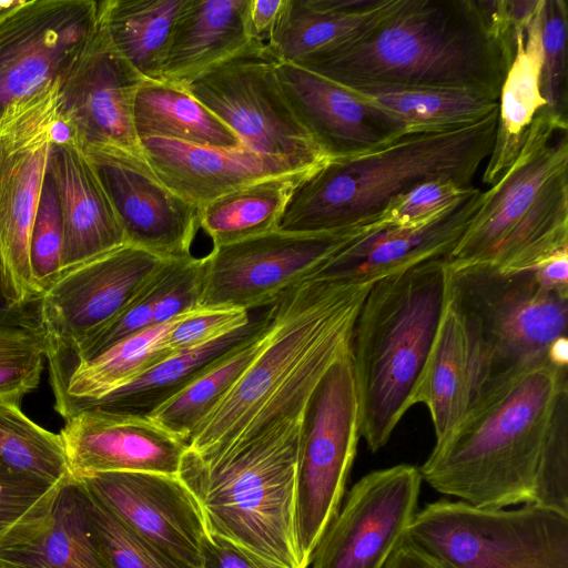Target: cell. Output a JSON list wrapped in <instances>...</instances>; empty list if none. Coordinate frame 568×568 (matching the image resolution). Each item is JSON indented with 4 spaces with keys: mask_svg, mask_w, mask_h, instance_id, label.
Here are the masks:
<instances>
[{
    "mask_svg": "<svg viewBox=\"0 0 568 568\" xmlns=\"http://www.w3.org/2000/svg\"><path fill=\"white\" fill-rule=\"evenodd\" d=\"M515 47L490 0H395L367 29L293 63L357 93L458 91L498 101Z\"/></svg>",
    "mask_w": 568,
    "mask_h": 568,
    "instance_id": "6da1fadb",
    "label": "cell"
},
{
    "mask_svg": "<svg viewBox=\"0 0 568 568\" xmlns=\"http://www.w3.org/2000/svg\"><path fill=\"white\" fill-rule=\"evenodd\" d=\"M373 283L321 275L270 305L260 352L187 448L212 455L302 417L326 372L349 351L355 321Z\"/></svg>",
    "mask_w": 568,
    "mask_h": 568,
    "instance_id": "7a4b0ae2",
    "label": "cell"
},
{
    "mask_svg": "<svg viewBox=\"0 0 568 568\" xmlns=\"http://www.w3.org/2000/svg\"><path fill=\"white\" fill-rule=\"evenodd\" d=\"M567 369L548 361L494 375L458 428L418 467L434 490L477 508L532 504Z\"/></svg>",
    "mask_w": 568,
    "mask_h": 568,
    "instance_id": "3957f363",
    "label": "cell"
},
{
    "mask_svg": "<svg viewBox=\"0 0 568 568\" xmlns=\"http://www.w3.org/2000/svg\"><path fill=\"white\" fill-rule=\"evenodd\" d=\"M498 109L458 128L407 130L374 150L328 159L292 191L276 230L335 233L374 223L397 197L429 181L474 187L495 141Z\"/></svg>",
    "mask_w": 568,
    "mask_h": 568,
    "instance_id": "277c9868",
    "label": "cell"
},
{
    "mask_svg": "<svg viewBox=\"0 0 568 568\" xmlns=\"http://www.w3.org/2000/svg\"><path fill=\"white\" fill-rule=\"evenodd\" d=\"M449 298L445 258L377 280L354 324L359 434L375 453L416 403Z\"/></svg>",
    "mask_w": 568,
    "mask_h": 568,
    "instance_id": "5b68a950",
    "label": "cell"
},
{
    "mask_svg": "<svg viewBox=\"0 0 568 568\" xmlns=\"http://www.w3.org/2000/svg\"><path fill=\"white\" fill-rule=\"evenodd\" d=\"M568 248V120L544 108L509 168L487 191L454 250L449 270H535Z\"/></svg>",
    "mask_w": 568,
    "mask_h": 568,
    "instance_id": "8992f818",
    "label": "cell"
},
{
    "mask_svg": "<svg viewBox=\"0 0 568 568\" xmlns=\"http://www.w3.org/2000/svg\"><path fill=\"white\" fill-rule=\"evenodd\" d=\"M303 417L212 455L186 448L178 474L196 500L207 531L272 568H300L294 494Z\"/></svg>",
    "mask_w": 568,
    "mask_h": 568,
    "instance_id": "52a82bcc",
    "label": "cell"
},
{
    "mask_svg": "<svg viewBox=\"0 0 568 568\" xmlns=\"http://www.w3.org/2000/svg\"><path fill=\"white\" fill-rule=\"evenodd\" d=\"M407 537L449 568H568V515L531 504L440 499L417 510Z\"/></svg>",
    "mask_w": 568,
    "mask_h": 568,
    "instance_id": "ba28073f",
    "label": "cell"
},
{
    "mask_svg": "<svg viewBox=\"0 0 568 568\" xmlns=\"http://www.w3.org/2000/svg\"><path fill=\"white\" fill-rule=\"evenodd\" d=\"M359 437L358 396L348 351L326 372L304 412L294 494L300 568L310 566L339 509Z\"/></svg>",
    "mask_w": 568,
    "mask_h": 568,
    "instance_id": "9c48e42d",
    "label": "cell"
},
{
    "mask_svg": "<svg viewBox=\"0 0 568 568\" xmlns=\"http://www.w3.org/2000/svg\"><path fill=\"white\" fill-rule=\"evenodd\" d=\"M60 83L16 102L0 116V287L18 310L41 298L31 272L30 235L57 120Z\"/></svg>",
    "mask_w": 568,
    "mask_h": 568,
    "instance_id": "30bf717a",
    "label": "cell"
},
{
    "mask_svg": "<svg viewBox=\"0 0 568 568\" xmlns=\"http://www.w3.org/2000/svg\"><path fill=\"white\" fill-rule=\"evenodd\" d=\"M280 61L265 43L253 41L183 88L226 124L241 145L316 168L329 158L290 108L276 75Z\"/></svg>",
    "mask_w": 568,
    "mask_h": 568,
    "instance_id": "8fae6325",
    "label": "cell"
},
{
    "mask_svg": "<svg viewBox=\"0 0 568 568\" xmlns=\"http://www.w3.org/2000/svg\"><path fill=\"white\" fill-rule=\"evenodd\" d=\"M449 295L479 321L494 354L495 375L547 359L567 336L568 293L544 286L534 271L449 270Z\"/></svg>",
    "mask_w": 568,
    "mask_h": 568,
    "instance_id": "7c38bea8",
    "label": "cell"
},
{
    "mask_svg": "<svg viewBox=\"0 0 568 568\" xmlns=\"http://www.w3.org/2000/svg\"><path fill=\"white\" fill-rule=\"evenodd\" d=\"M365 226L335 233L274 230L213 246L204 256L201 307L250 312L270 306L287 291L322 273Z\"/></svg>",
    "mask_w": 568,
    "mask_h": 568,
    "instance_id": "4fadbf2b",
    "label": "cell"
},
{
    "mask_svg": "<svg viewBox=\"0 0 568 568\" xmlns=\"http://www.w3.org/2000/svg\"><path fill=\"white\" fill-rule=\"evenodd\" d=\"M101 1H17L0 19V116L61 83L94 37Z\"/></svg>",
    "mask_w": 568,
    "mask_h": 568,
    "instance_id": "5bb4252c",
    "label": "cell"
},
{
    "mask_svg": "<svg viewBox=\"0 0 568 568\" xmlns=\"http://www.w3.org/2000/svg\"><path fill=\"white\" fill-rule=\"evenodd\" d=\"M165 261L125 244L63 273L37 304L49 365L119 314Z\"/></svg>",
    "mask_w": 568,
    "mask_h": 568,
    "instance_id": "9a60e30c",
    "label": "cell"
},
{
    "mask_svg": "<svg viewBox=\"0 0 568 568\" xmlns=\"http://www.w3.org/2000/svg\"><path fill=\"white\" fill-rule=\"evenodd\" d=\"M420 484L408 464L362 477L322 536L313 568H383L417 513Z\"/></svg>",
    "mask_w": 568,
    "mask_h": 568,
    "instance_id": "2e32d148",
    "label": "cell"
},
{
    "mask_svg": "<svg viewBox=\"0 0 568 568\" xmlns=\"http://www.w3.org/2000/svg\"><path fill=\"white\" fill-rule=\"evenodd\" d=\"M143 81L114 49L101 19L94 37L59 85L54 135L81 148L110 145L142 152L133 104Z\"/></svg>",
    "mask_w": 568,
    "mask_h": 568,
    "instance_id": "e0dca14e",
    "label": "cell"
},
{
    "mask_svg": "<svg viewBox=\"0 0 568 568\" xmlns=\"http://www.w3.org/2000/svg\"><path fill=\"white\" fill-rule=\"evenodd\" d=\"M123 227L126 244L163 260L191 254L199 206L172 191L142 152L110 145L82 148Z\"/></svg>",
    "mask_w": 568,
    "mask_h": 568,
    "instance_id": "ac0fdd59",
    "label": "cell"
},
{
    "mask_svg": "<svg viewBox=\"0 0 568 568\" xmlns=\"http://www.w3.org/2000/svg\"><path fill=\"white\" fill-rule=\"evenodd\" d=\"M78 484L136 534L184 564L201 568V546L207 534L205 520L178 476L100 473Z\"/></svg>",
    "mask_w": 568,
    "mask_h": 568,
    "instance_id": "d6986e66",
    "label": "cell"
},
{
    "mask_svg": "<svg viewBox=\"0 0 568 568\" xmlns=\"http://www.w3.org/2000/svg\"><path fill=\"white\" fill-rule=\"evenodd\" d=\"M69 479L100 473L139 471L178 476L187 444L146 416L87 407L60 432Z\"/></svg>",
    "mask_w": 568,
    "mask_h": 568,
    "instance_id": "ffe728a7",
    "label": "cell"
},
{
    "mask_svg": "<svg viewBox=\"0 0 568 568\" xmlns=\"http://www.w3.org/2000/svg\"><path fill=\"white\" fill-rule=\"evenodd\" d=\"M276 75L297 121L329 159L374 150L407 131L362 94L295 63L280 61Z\"/></svg>",
    "mask_w": 568,
    "mask_h": 568,
    "instance_id": "44dd1931",
    "label": "cell"
},
{
    "mask_svg": "<svg viewBox=\"0 0 568 568\" xmlns=\"http://www.w3.org/2000/svg\"><path fill=\"white\" fill-rule=\"evenodd\" d=\"M494 375L493 349L479 321L449 295L416 399L429 410L435 445L458 428Z\"/></svg>",
    "mask_w": 568,
    "mask_h": 568,
    "instance_id": "7402d4cb",
    "label": "cell"
},
{
    "mask_svg": "<svg viewBox=\"0 0 568 568\" xmlns=\"http://www.w3.org/2000/svg\"><path fill=\"white\" fill-rule=\"evenodd\" d=\"M140 146L158 176L197 206L267 178L315 169L257 153L243 145L214 148L146 138L140 140Z\"/></svg>",
    "mask_w": 568,
    "mask_h": 568,
    "instance_id": "603a6c76",
    "label": "cell"
},
{
    "mask_svg": "<svg viewBox=\"0 0 568 568\" xmlns=\"http://www.w3.org/2000/svg\"><path fill=\"white\" fill-rule=\"evenodd\" d=\"M481 190L458 206L417 227L365 226L317 276L375 282L420 263L446 258L480 202Z\"/></svg>",
    "mask_w": 568,
    "mask_h": 568,
    "instance_id": "cb8c5ba5",
    "label": "cell"
},
{
    "mask_svg": "<svg viewBox=\"0 0 568 568\" xmlns=\"http://www.w3.org/2000/svg\"><path fill=\"white\" fill-rule=\"evenodd\" d=\"M47 172L55 184L63 220L62 274L126 244L112 203L77 142H52Z\"/></svg>",
    "mask_w": 568,
    "mask_h": 568,
    "instance_id": "d4e9b609",
    "label": "cell"
},
{
    "mask_svg": "<svg viewBox=\"0 0 568 568\" xmlns=\"http://www.w3.org/2000/svg\"><path fill=\"white\" fill-rule=\"evenodd\" d=\"M1 568H110L89 532L77 485H58L0 538Z\"/></svg>",
    "mask_w": 568,
    "mask_h": 568,
    "instance_id": "484cf974",
    "label": "cell"
},
{
    "mask_svg": "<svg viewBox=\"0 0 568 568\" xmlns=\"http://www.w3.org/2000/svg\"><path fill=\"white\" fill-rule=\"evenodd\" d=\"M251 0H186L173 28L162 81L185 87L250 45Z\"/></svg>",
    "mask_w": 568,
    "mask_h": 568,
    "instance_id": "4316f807",
    "label": "cell"
},
{
    "mask_svg": "<svg viewBox=\"0 0 568 568\" xmlns=\"http://www.w3.org/2000/svg\"><path fill=\"white\" fill-rule=\"evenodd\" d=\"M545 0L524 31L516 33L513 62L498 99V121L481 181L493 185L516 159L535 116L546 106L541 95V23Z\"/></svg>",
    "mask_w": 568,
    "mask_h": 568,
    "instance_id": "83f0119b",
    "label": "cell"
},
{
    "mask_svg": "<svg viewBox=\"0 0 568 568\" xmlns=\"http://www.w3.org/2000/svg\"><path fill=\"white\" fill-rule=\"evenodd\" d=\"M191 313L154 325L74 365L65 375L51 383L55 410L65 420L165 359L164 338L179 321Z\"/></svg>",
    "mask_w": 568,
    "mask_h": 568,
    "instance_id": "f1b7e54d",
    "label": "cell"
},
{
    "mask_svg": "<svg viewBox=\"0 0 568 568\" xmlns=\"http://www.w3.org/2000/svg\"><path fill=\"white\" fill-rule=\"evenodd\" d=\"M395 0H285L266 45L295 62L371 27Z\"/></svg>",
    "mask_w": 568,
    "mask_h": 568,
    "instance_id": "f546056e",
    "label": "cell"
},
{
    "mask_svg": "<svg viewBox=\"0 0 568 568\" xmlns=\"http://www.w3.org/2000/svg\"><path fill=\"white\" fill-rule=\"evenodd\" d=\"M267 308L250 323L201 347L174 354L156 363L132 382L87 407L106 412L146 416L225 353L248 338L265 323ZM83 409V408H82Z\"/></svg>",
    "mask_w": 568,
    "mask_h": 568,
    "instance_id": "4dcf8cb0",
    "label": "cell"
},
{
    "mask_svg": "<svg viewBox=\"0 0 568 568\" xmlns=\"http://www.w3.org/2000/svg\"><path fill=\"white\" fill-rule=\"evenodd\" d=\"M133 124L140 140L163 138L189 144L237 148L235 133L184 88L144 80L133 104Z\"/></svg>",
    "mask_w": 568,
    "mask_h": 568,
    "instance_id": "1f68e13d",
    "label": "cell"
},
{
    "mask_svg": "<svg viewBox=\"0 0 568 568\" xmlns=\"http://www.w3.org/2000/svg\"><path fill=\"white\" fill-rule=\"evenodd\" d=\"M185 1H101V19L112 45L144 80L162 81L165 54Z\"/></svg>",
    "mask_w": 568,
    "mask_h": 568,
    "instance_id": "d6a6232c",
    "label": "cell"
},
{
    "mask_svg": "<svg viewBox=\"0 0 568 568\" xmlns=\"http://www.w3.org/2000/svg\"><path fill=\"white\" fill-rule=\"evenodd\" d=\"M268 320L270 307L267 306L266 321L258 331L221 356L146 417L189 444L203 422L230 393L260 352Z\"/></svg>",
    "mask_w": 568,
    "mask_h": 568,
    "instance_id": "836d02e7",
    "label": "cell"
},
{
    "mask_svg": "<svg viewBox=\"0 0 568 568\" xmlns=\"http://www.w3.org/2000/svg\"><path fill=\"white\" fill-rule=\"evenodd\" d=\"M311 171L267 178L214 199L199 206V225L213 246L274 231L292 191Z\"/></svg>",
    "mask_w": 568,
    "mask_h": 568,
    "instance_id": "e575fe53",
    "label": "cell"
},
{
    "mask_svg": "<svg viewBox=\"0 0 568 568\" xmlns=\"http://www.w3.org/2000/svg\"><path fill=\"white\" fill-rule=\"evenodd\" d=\"M0 462L20 474L51 485L69 479L60 435L31 420L20 405L1 398Z\"/></svg>",
    "mask_w": 568,
    "mask_h": 568,
    "instance_id": "d590c367",
    "label": "cell"
},
{
    "mask_svg": "<svg viewBox=\"0 0 568 568\" xmlns=\"http://www.w3.org/2000/svg\"><path fill=\"white\" fill-rule=\"evenodd\" d=\"M357 93V92H356ZM405 123L407 130H439L475 123L498 109V101L458 91L359 93Z\"/></svg>",
    "mask_w": 568,
    "mask_h": 568,
    "instance_id": "8d00e7d4",
    "label": "cell"
},
{
    "mask_svg": "<svg viewBox=\"0 0 568 568\" xmlns=\"http://www.w3.org/2000/svg\"><path fill=\"white\" fill-rule=\"evenodd\" d=\"M91 538L110 568H193L143 538L78 483Z\"/></svg>",
    "mask_w": 568,
    "mask_h": 568,
    "instance_id": "74e56055",
    "label": "cell"
},
{
    "mask_svg": "<svg viewBox=\"0 0 568 568\" xmlns=\"http://www.w3.org/2000/svg\"><path fill=\"white\" fill-rule=\"evenodd\" d=\"M44 358L37 326H0V398L20 405L38 387Z\"/></svg>",
    "mask_w": 568,
    "mask_h": 568,
    "instance_id": "f35d334b",
    "label": "cell"
},
{
    "mask_svg": "<svg viewBox=\"0 0 568 568\" xmlns=\"http://www.w3.org/2000/svg\"><path fill=\"white\" fill-rule=\"evenodd\" d=\"M63 239V220L57 187L45 169L29 248L33 282L41 296L62 274Z\"/></svg>",
    "mask_w": 568,
    "mask_h": 568,
    "instance_id": "ab89813d",
    "label": "cell"
},
{
    "mask_svg": "<svg viewBox=\"0 0 568 568\" xmlns=\"http://www.w3.org/2000/svg\"><path fill=\"white\" fill-rule=\"evenodd\" d=\"M567 29L565 0H545L541 23L542 64L540 90L546 109L567 119Z\"/></svg>",
    "mask_w": 568,
    "mask_h": 568,
    "instance_id": "60d3db41",
    "label": "cell"
},
{
    "mask_svg": "<svg viewBox=\"0 0 568 568\" xmlns=\"http://www.w3.org/2000/svg\"><path fill=\"white\" fill-rule=\"evenodd\" d=\"M477 190L448 181L425 182L394 200L374 224L403 229L422 226L458 206Z\"/></svg>",
    "mask_w": 568,
    "mask_h": 568,
    "instance_id": "b9f144b4",
    "label": "cell"
},
{
    "mask_svg": "<svg viewBox=\"0 0 568 568\" xmlns=\"http://www.w3.org/2000/svg\"><path fill=\"white\" fill-rule=\"evenodd\" d=\"M531 505L568 515V392L556 407Z\"/></svg>",
    "mask_w": 568,
    "mask_h": 568,
    "instance_id": "7bdbcfd3",
    "label": "cell"
},
{
    "mask_svg": "<svg viewBox=\"0 0 568 568\" xmlns=\"http://www.w3.org/2000/svg\"><path fill=\"white\" fill-rule=\"evenodd\" d=\"M250 312L235 307H200L179 321L163 341L166 357L211 343L250 323Z\"/></svg>",
    "mask_w": 568,
    "mask_h": 568,
    "instance_id": "ee69618b",
    "label": "cell"
},
{
    "mask_svg": "<svg viewBox=\"0 0 568 568\" xmlns=\"http://www.w3.org/2000/svg\"><path fill=\"white\" fill-rule=\"evenodd\" d=\"M204 256L171 260L164 293L154 312V325L201 307Z\"/></svg>",
    "mask_w": 568,
    "mask_h": 568,
    "instance_id": "f6af8a7d",
    "label": "cell"
},
{
    "mask_svg": "<svg viewBox=\"0 0 568 568\" xmlns=\"http://www.w3.org/2000/svg\"><path fill=\"white\" fill-rule=\"evenodd\" d=\"M57 486L20 474L0 462V538L38 508Z\"/></svg>",
    "mask_w": 568,
    "mask_h": 568,
    "instance_id": "bcb514c9",
    "label": "cell"
},
{
    "mask_svg": "<svg viewBox=\"0 0 568 568\" xmlns=\"http://www.w3.org/2000/svg\"><path fill=\"white\" fill-rule=\"evenodd\" d=\"M201 568H272L234 542L207 531L201 546Z\"/></svg>",
    "mask_w": 568,
    "mask_h": 568,
    "instance_id": "7dc6e473",
    "label": "cell"
},
{
    "mask_svg": "<svg viewBox=\"0 0 568 568\" xmlns=\"http://www.w3.org/2000/svg\"><path fill=\"white\" fill-rule=\"evenodd\" d=\"M285 0H251L248 30L253 41L267 43Z\"/></svg>",
    "mask_w": 568,
    "mask_h": 568,
    "instance_id": "c3c4849f",
    "label": "cell"
},
{
    "mask_svg": "<svg viewBox=\"0 0 568 568\" xmlns=\"http://www.w3.org/2000/svg\"><path fill=\"white\" fill-rule=\"evenodd\" d=\"M383 568H449L414 544L406 535Z\"/></svg>",
    "mask_w": 568,
    "mask_h": 568,
    "instance_id": "681fc988",
    "label": "cell"
},
{
    "mask_svg": "<svg viewBox=\"0 0 568 568\" xmlns=\"http://www.w3.org/2000/svg\"><path fill=\"white\" fill-rule=\"evenodd\" d=\"M532 271L544 286L568 293V248L552 255Z\"/></svg>",
    "mask_w": 568,
    "mask_h": 568,
    "instance_id": "f907efd6",
    "label": "cell"
},
{
    "mask_svg": "<svg viewBox=\"0 0 568 568\" xmlns=\"http://www.w3.org/2000/svg\"><path fill=\"white\" fill-rule=\"evenodd\" d=\"M0 326H37V314L14 308L0 287Z\"/></svg>",
    "mask_w": 568,
    "mask_h": 568,
    "instance_id": "816d5d0a",
    "label": "cell"
},
{
    "mask_svg": "<svg viewBox=\"0 0 568 568\" xmlns=\"http://www.w3.org/2000/svg\"><path fill=\"white\" fill-rule=\"evenodd\" d=\"M548 362L557 368L567 369L568 366V339L567 336L559 337L547 352Z\"/></svg>",
    "mask_w": 568,
    "mask_h": 568,
    "instance_id": "f5cc1de1",
    "label": "cell"
},
{
    "mask_svg": "<svg viewBox=\"0 0 568 568\" xmlns=\"http://www.w3.org/2000/svg\"><path fill=\"white\" fill-rule=\"evenodd\" d=\"M17 3V1H10V2H0V19L2 18V16L10 9L12 8L14 4Z\"/></svg>",
    "mask_w": 568,
    "mask_h": 568,
    "instance_id": "db71d44e",
    "label": "cell"
},
{
    "mask_svg": "<svg viewBox=\"0 0 568 568\" xmlns=\"http://www.w3.org/2000/svg\"><path fill=\"white\" fill-rule=\"evenodd\" d=\"M1 568V567H0Z\"/></svg>",
    "mask_w": 568,
    "mask_h": 568,
    "instance_id": "11a10c76",
    "label": "cell"
}]
</instances>
